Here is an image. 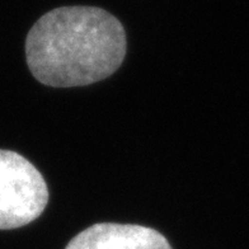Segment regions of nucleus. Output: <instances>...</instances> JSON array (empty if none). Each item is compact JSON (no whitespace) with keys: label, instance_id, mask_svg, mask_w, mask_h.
<instances>
[{"label":"nucleus","instance_id":"f257e3e1","mask_svg":"<svg viewBox=\"0 0 249 249\" xmlns=\"http://www.w3.org/2000/svg\"><path fill=\"white\" fill-rule=\"evenodd\" d=\"M126 55L121 22L97 7H61L43 14L26 38L33 76L55 88L89 86L108 78Z\"/></svg>","mask_w":249,"mask_h":249},{"label":"nucleus","instance_id":"f03ea898","mask_svg":"<svg viewBox=\"0 0 249 249\" xmlns=\"http://www.w3.org/2000/svg\"><path fill=\"white\" fill-rule=\"evenodd\" d=\"M47 202L49 188L38 169L16 151L0 149V230L28 225Z\"/></svg>","mask_w":249,"mask_h":249},{"label":"nucleus","instance_id":"7ed1b4c3","mask_svg":"<svg viewBox=\"0 0 249 249\" xmlns=\"http://www.w3.org/2000/svg\"><path fill=\"white\" fill-rule=\"evenodd\" d=\"M65 249H172L167 238L148 226L101 223L89 226Z\"/></svg>","mask_w":249,"mask_h":249}]
</instances>
